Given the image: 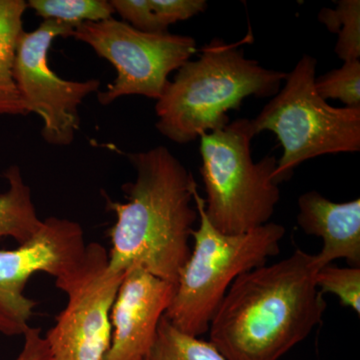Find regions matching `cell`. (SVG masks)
I'll return each instance as SVG.
<instances>
[{
    "instance_id": "1",
    "label": "cell",
    "mask_w": 360,
    "mask_h": 360,
    "mask_svg": "<svg viewBox=\"0 0 360 360\" xmlns=\"http://www.w3.org/2000/svg\"><path fill=\"white\" fill-rule=\"evenodd\" d=\"M315 255L290 257L240 274L210 324V342L226 360H278L321 323Z\"/></svg>"
},
{
    "instance_id": "2",
    "label": "cell",
    "mask_w": 360,
    "mask_h": 360,
    "mask_svg": "<svg viewBox=\"0 0 360 360\" xmlns=\"http://www.w3.org/2000/svg\"><path fill=\"white\" fill-rule=\"evenodd\" d=\"M136 172L122 186L127 202L105 205L116 221L108 231L110 269L124 272L139 266L158 278L176 284L191 248L198 212L193 207L198 184L193 174L165 146L130 153Z\"/></svg>"
},
{
    "instance_id": "3",
    "label": "cell",
    "mask_w": 360,
    "mask_h": 360,
    "mask_svg": "<svg viewBox=\"0 0 360 360\" xmlns=\"http://www.w3.org/2000/svg\"><path fill=\"white\" fill-rule=\"evenodd\" d=\"M212 39L200 58L188 60L169 82L155 105V127L175 143L186 144L229 124L227 112L246 97L276 96L288 73L269 70L248 58L240 45Z\"/></svg>"
},
{
    "instance_id": "4",
    "label": "cell",
    "mask_w": 360,
    "mask_h": 360,
    "mask_svg": "<svg viewBox=\"0 0 360 360\" xmlns=\"http://www.w3.org/2000/svg\"><path fill=\"white\" fill-rule=\"evenodd\" d=\"M193 200L198 212L193 248L180 270L165 317L181 333L198 338L207 333L232 283L278 255L285 229L269 222L245 233H222L206 217L205 198L198 189Z\"/></svg>"
},
{
    "instance_id": "5",
    "label": "cell",
    "mask_w": 360,
    "mask_h": 360,
    "mask_svg": "<svg viewBox=\"0 0 360 360\" xmlns=\"http://www.w3.org/2000/svg\"><path fill=\"white\" fill-rule=\"evenodd\" d=\"M255 136L251 120L241 118L200 137L205 212L222 233H245L269 224L281 200L277 160L266 155L253 161Z\"/></svg>"
},
{
    "instance_id": "6",
    "label": "cell",
    "mask_w": 360,
    "mask_h": 360,
    "mask_svg": "<svg viewBox=\"0 0 360 360\" xmlns=\"http://www.w3.org/2000/svg\"><path fill=\"white\" fill-rule=\"evenodd\" d=\"M317 60L304 54L285 84L251 120L255 135H276L283 153L277 160V184L290 179L304 161L319 156L360 150V108H333L314 89Z\"/></svg>"
},
{
    "instance_id": "7",
    "label": "cell",
    "mask_w": 360,
    "mask_h": 360,
    "mask_svg": "<svg viewBox=\"0 0 360 360\" xmlns=\"http://www.w3.org/2000/svg\"><path fill=\"white\" fill-rule=\"evenodd\" d=\"M72 37L89 45L117 71L108 89L97 92L103 105L127 96L158 101L169 84L170 73L198 51L195 39L188 35L142 32L113 18L82 23L75 28Z\"/></svg>"
},
{
    "instance_id": "8",
    "label": "cell",
    "mask_w": 360,
    "mask_h": 360,
    "mask_svg": "<svg viewBox=\"0 0 360 360\" xmlns=\"http://www.w3.org/2000/svg\"><path fill=\"white\" fill-rule=\"evenodd\" d=\"M108 264L105 248L91 243L80 262L56 278V288L68 300L44 336L51 360H103L108 354L111 310L125 274L113 271Z\"/></svg>"
},
{
    "instance_id": "9",
    "label": "cell",
    "mask_w": 360,
    "mask_h": 360,
    "mask_svg": "<svg viewBox=\"0 0 360 360\" xmlns=\"http://www.w3.org/2000/svg\"><path fill=\"white\" fill-rule=\"evenodd\" d=\"M73 30L60 21L44 20L34 32L21 33L16 49L14 82L28 115L37 113L44 122L42 137L52 146L72 143L79 129L78 106L101 87L98 79H63L49 65L52 41L72 37Z\"/></svg>"
},
{
    "instance_id": "10",
    "label": "cell",
    "mask_w": 360,
    "mask_h": 360,
    "mask_svg": "<svg viewBox=\"0 0 360 360\" xmlns=\"http://www.w3.org/2000/svg\"><path fill=\"white\" fill-rule=\"evenodd\" d=\"M84 232L73 220L49 217L27 243L16 250H0V333L25 335L35 300L26 297V284L37 272L58 278L70 271L84 255Z\"/></svg>"
},
{
    "instance_id": "11",
    "label": "cell",
    "mask_w": 360,
    "mask_h": 360,
    "mask_svg": "<svg viewBox=\"0 0 360 360\" xmlns=\"http://www.w3.org/2000/svg\"><path fill=\"white\" fill-rule=\"evenodd\" d=\"M175 288L141 267L127 269L111 310L112 335L103 360H143Z\"/></svg>"
},
{
    "instance_id": "12",
    "label": "cell",
    "mask_w": 360,
    "mask_h": 360,
    "mask_svg": "<svg viewBox=\"0 0 360 360\" xmlns=\"http://www.w3.org/2000/svg\"><path fill=\"white\" fill-rule=\"evenodd\" d=\"M297 224L305 233L321 238V250L315 255L319 269L340 258L359 267V198L333 202L315 191L303 193L298 198Z\"/></svg>"
},
{
    "instance_id": "13",
    "label": "cell",
    "mask_w": 360,
    "mask_h": 360,
    "mask_svg": "<svg viewBox=\"0 0 360 360\" xmlns=\"http://www.w3.org/2000/svg\"><path fill=\"white\" fill-rule=\"evenodd\" d=\"M26 8L25 0H0V115H28L13 77Z\"/></svg>"
},
{
    "instance_id": "14",
    "label": "cell",
    "mask_w": 360,
    "mask_h": 360,
    "mask_svg": "<svg viewBox=\"0 0 360 360\" xmlns=\"http://www.w3.org/2000/svg\"><path fill=\"white\" fill-rule=\"evenodd\" d=\"M115 13L132 27L146 33H165L168 26L205 13V0H111Z\"/></svg>"
},
{
    "instance_id": "15",
    "label": "cell",
    "mask_w": 360,
    "mask_h": 360,
    "mask_svg": "<svg viewBox=\"0 0 360 360\" xmlns=\"http://www.w3.org/2000/svg\"><path fill=\"white\" fill-rule=\"evenodd\" d=\"M4 176L8 188L0 194V239L11 238L23 245L39 231L44 220L37 215L32 191L23 180L20 168L13 165Z\"/></svg>"
},
{
    "instance_id": "16",
    "label": "cell",
    "mask_w": 360,
    "mask_h": 360,
    "mask_svg": "<svg viewBox=\"0 0 360 360\" xmlns=\"http://www.w3.org/2000/svg\"><path fill=\"white\" fill-rule=\"evenodd\" d=\"M143 360H226L212 342L186 335L163 315L153 347Z\"/></svg>"
},
{
    "instance_id": "17",
    "label": "cell",
    "mask_w": 360,
    "mask_h": 360,
    "mask_svg": "<svg viewBox=\"0 0 360 360\" xmlns=\"http://www.w3.org/2000/svg\"><path fill=\"white\" fill-rule=\"evenodd\" d=\"M30 7L44 20H58L77 27L112 18L115 9L106 0H30Z\"/></svg>"
},
{
    "instance_id": "18",
    "label": "cell",
    "mask_w": 360,
    "mask_h": 360,
    "mask_svg": "<svg viewBox=\"0 0 360 360\" xmlns=\"http://www.w3.org/2000/svg\"><path fill=\"white\" fill-rule=\"evenodd\" d=\"M319 20L329 32L338 33L335 53L343 61L360 58V1L341 0L335 9L322 8Z\"/></svg>"
},
{
    "instance_id": "19",
    "label": "cell",
    "mask_w": 360,
    "mask_h": 360,
    "mask_svg": "<svg viewBox=\"0 0 360 360\" xmlns=\"http://www.w3.org/2000/svg\"><path fill=\"white\" fill-rule=\"evenodd\" d=\"M314 89L323 101L338 99L347 108H360V60L345 61L341 68L315 77Z\"/></svg>"
},
{
    "instance_id": "20",
    "label": "cell",
    "mask_w": 360,
    "mask_h": 360,
    "mask_svg": "<svg viewBox=\"0 0 360 360\" xmlns=\"http://www.w3.org/2000/svg\"><path fill=\"white\" fill-rule=\"evenodd\" d=\"M317 288L322 293L338 296L341 304L360 314V269L338 267L328 264L317 270L315 276Z\"/></svg>"
},
{
    "instance_id": "21",
    "label": "cell",
    "mask_w": 360,
    "mask_h": 360,
    "mask_svg": "<svg viewBox=\"0 0 360 360\" xmlns=\"http://www.w3.org/2000/svg\"><path fill=\"white\" fill-rule=\"evenodd\" d=\"M22 350L15 360H51L49 345L40 328H32L23 335Z\"/></svg>"
}]
</instances>
